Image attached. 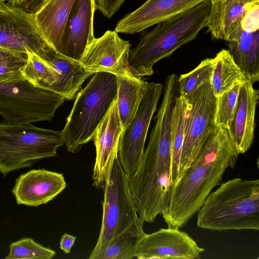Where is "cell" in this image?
<instances>
[{
    "label": "cell",
    "instance_id": "83f0119b",
    "mask_svg": "<svg viewBox=\"0 0 259 259\" xmlns=\"http://www.w3.org/2000/svg\"><path fill=\"white\" fill-rule=\"evenodd\" d=\"M243 83L216 98L214 123L217 127L228 130L231 125L237 106L238 93Z\"/></svg>",
    "mask_w": 259,
    "mask_h": 259
},
{
    "label": "cell",
    "instance_id": "52a82bcc",
    "mask_svg": "<svg viewBox=\"0 0 259 259\" xmlns=\"http://www.w3.org/2000/svg\"><path fill=\"white\" fill-rule=\"evenodd\" d=\"M67 99L24 77L0 82V114L6 121L28 123L51 120Z\"/></svg>",
    "mask_w": 259,
    "mask_h": 259
},
{
    "label": "cell",
    "instance_id": "277c9868",
    "mask_svg": "<svg viewBox=\"0 0 259 259\" xmlns=\"http://www.w3.org/2000/svg\"><path fill=\"white\" fill-rule=\"evenodd\" d=\"M219 185L197 212V227L218 231H258L259 180L236 178Z\"/></svg>",
    "mask_w": 259,
    "mask_h": 259
},
{
    "label": "cell",
    "instance_id": "f1b7e54d",
    "mask_svg": "<svg viewBox=\"0 0 259 259\" xmlns=\"http://www.w3.org/2000/svg\"><path fill=\"white\" fill-rule=\"evenodd\" d=\"M56 252L45 247L31 238H23L10 245L9 254L6 259H51Z\"/></svg>",
    "mask_w": 259,
    "mask_h": 259
},
{
    "label": "cell",
    "instance_id": "cb8c5ba5",
    "mask_svg": "<svg viewBox=\"0 0 259 259\" xmlns=\"http://www.w3.org/2000/svg\"><path fill=\"white\" fill-rule=\"evenodd\" d=\"M142 220L113 238L96 259H132L135 257L139 241L145 234Z\"/></svg>",
    "mask_w": 259,
    "mask_h": 259
},
{
    "label": "cell",
    "instance_id": "1f68e13d",
    "mask_svg": "<svg viewBox=\"0 0 259 259\" xmlns=\"http://www.w3.org/2000/svg\"><path fill=\"white\" fill-rule=\"evenodd\" d=\"M125 0H95L96 9L108 18H111Z\"/></svg>",
    "mask_w": 259,
    "mask_h": 259
},
{
    "label": "cell",
    "instance_id": "d6986e66",
    "mask_svg": "<svg viewBox=\"0 0 259 259\" xmlns=\"http://www.w3.org/2000/svg\"><path fill=\"white\" fill-rule=\"evenodd\" d=\"M253 0H211L206 27L212 39L237 40L243 30L241 22Z\"/></svg>",
    "mask_w": 259,
    "mask_h": 259
},
{
    "label": "cell",
    "instance_id": "8992f818",
    "mask_svg": "<svg viewBox=\"0 0 259 259\" xmlns=\"http://www.w3.org/2000/svg\"><path fill=\"white\" fill-rule=\"evenodd\" d=\"M64 144L62 131L39 128L31 123L0 122V172L6 176L55 156Z\"/></svg>",
    "mask_w": 259,
    "mask_h": 259
},
{
    "label": "cell",
    "instance_id": "8fae6325",
    "mask_svg": "<svg viewBox=\"0 0 259 259\" xmlns=\"http://www.w3.org/2000/svg\"><path fill=\"white\" fill-rule=\"evenodd\" d=\"M130 53L129 41L121 38L115 30H107L93 39L80 62L92 74L103 72L116 76H134L128 64Z\"/></svg>",
    "mask_w": 259,
    "mask_h": 259
},
{
    "label": "cell",
    "instance_id": "4fadbf2b",
    "mask_svg": "<svg viewBox=\"0 0 259 259\" xmlns=\"http://www.w3.org/2000/svg\"><path fill=\"white\" fill-rule=\"evenodd\" d=\"M205 250L187 233L168 227L145 234L138 243V259H199Z\"/></svg>",
    "mask_w": 259,
    "mask_h": 259
},
{
    "label": "cell",
    "instance_id": "6da1fadb",
    "mask_svg": "<svg viewBox=\"0 0 259 259\" xmlns=\"http://www.w3.org/2000/svg\"><path fill=\"white\" fill-rule=\"evenodd\" d=\"M228 131L215 127L196 160L172 185L161 214L168 227L181 228L197 213L238 158Z\"/></svg>",
    "mask_w": 259,
    "mask_h": 259
},
{
    "label": "cell",
    "instance_id": "7c38bea8",
    "mask_svg": "<svg viewBox=\"0 0 259 259\" xmlns=\"http://www.w3.org/2000/svg\"><path fill=\"white\" fill-rule=\"evenodd\" d=\"M48 44L36 27L33 13L3 4L0 9V47L37 54Z\"/></svg>",
    "mask_w": 259,
    "mask_h": 259
},
{
    "label": "cell",
    "instance_id": "d590c367",
    "mask_svg": "<svg viewBox=\"0 0 259 259\" xmlns=\"http://www.w3.org/2000/svg\"><path fill=\"white\" fill-rule=\"evenodd\" d=\"M8 4L13 7H20L26 2V0H8Z\"/></svg>",
    "mask_w": 259,
    "mask_h": 259
},
{
    "label": "cell",
    "instance_id": "836d02e7",
    "mask_svg": "<svg viewBox=\"0 0 259 259\" xmlns=\"http://www.w3.org/2000/svg\"><path fill=\"white\" fill-rule=\"evenodd\" d=\"M45 0H26L23 9L27 12L34 13L41 5Z\"/></svg>",
    "mask_w": 259,
    "mask_h": 259
},
{
    "label": "cell",
    "instance_id": "7402d4cb",
    "mask_svg": "<svg viewBox=\"0 0 259 259\" xmlns=\"http://www.w3.org/2000/svg\"><path fill=\"white\" fill-rule=\"evenodd\" d=\"M118 115L122 130L131 122L146 91L148 82L135 76H116Z\"/></svg>",
    "mask_w": 259,
    "mask_h": 259
},
{
    "label": "cell",
    "instance_id": "9a60e30c",
    "mask_svg": "<svg viewBox=\"0 0 259 259\" xmlns=\"http://www.w3.org/2000/svg\"><path fill=\"white\" fill-rule=\"evenodd\" d=\"M95 0H75L62 38L60 53L80 62L89 44L95 38L93 21Z\"/></svg>",
    "mask_w": 259,
    "mask_h": 259
},
{
    "label": "cell",
    "instance_id": "5b68a950",
    "mask_svg": "<svg viewBox=\"0 0 259 259\" xmlns=\"http://www.w3.org/2000/svg\"><path fill=\"white\" fill-rule=\"evenodd\" d=\"M76 95L62 130L67 151L75 153L93 139L111 105L117 97V82L113 74H94Z\"/></svg>",
    "mask_w": 259,
    "mask_h": 259
},
{
    "label": "cell",
    "instance_id": "8d00e7d4",
    "mask_svg": "<svg viewBox=\"0 0 259 259\" xmlns=\"http://www.w3.org/2000/svg\"><path fill=\"white\" fill-rule=\"evenodd\" d=\"M7 0H0V4L4 3Z\"/></svg>",
    "mask_w": 259,
    "mask_h": 259
},
{
    "label": "cell",
    "instance_id": "3957f363",
    "mask_svg": "<svg viewBox=\"0 0 259 259\" xmlns=\"http://www.w3.org/2000/svg\"><path fill=\"white\" fill-rule=\"evenodd\" d=\"M210 5L211 0H204L144 33L130 51L128 64L133 74L141 78L152 75L156 62L194 39L206 27Z\"/></svg>",
    "mask_w": 259,
    "mask_h": 259
},
{
    "label": "cell",
    "instance_id": "f546056e",
    "mask_svg": "<svg viewBox=\"0 0 259 259\" xmlns=\"http://www.w3.org/2000/svg\"><path fill=\"white\" fill-rule=\"evenodd\" d=\"M27 58V53H22L1 59L0 82L24 77L22 71Z\"/></svg>",
    "mask_w": 259,
    "mask_h": 259
},
{
    "label": "cell",
    "instance_id": "d4e9b609",
    "mask_svg": "<svg viewBox=\"0 0 259 259\" xmlns=\"http://www.w3.org/2000/svg\"><path fill=\"white\" fill-rule=\"evenodd\" d=\"M187 110V101L179 95L176 100L171 119V182L172 185L179 177L180 161L184 142Z\"/></svg>",
    "mask_w": 259,
    "mask_h": 259
},
{
    "label": "cell",
    "instance_id": "2e32d148",
    "mask_svg": "<svg viewBox=\"0 0 259 259\" xmlns=\"http://www.w3.org/2000/svg\"><path fill=\"white\" fill-rule=\"evenodd\" d=\"M66 186L62 174L45 169H33L16 180L12 192L18 204L36 207L53 200Z\"/></svg>",
    "mask_w": 259,
    "mask_h": 259
},
{
    "label": "cell",
    "instance_id": "603a6c76",
    "mask_svg": "<svg viewBox=\"0 0 259 259\" xmlns=\"http://www.w3.org/2000/svg\"><path fill=\"white\" fill-rule=\"evenodd\" d=\"M213 59L210 84L217 98L238 83L246 80L243 72L235 62L228 50L222 49Z\"/></svg>",
    "mask_w": 259,
    "mask_h": 259
},
{
    "label": "cell",
    "instance_id": "ffe728a7",
    "mask_svg": "<svg viewBox=\"0 0 259 259\" xmlns=\"http://www.w3.org/2000/svg\"><path fill=\"white\" fill-rule=\"evenodd\" d=\"M74 1L45 0L33 13L39 32L60 53L64 28Z\"/></svg>",
    "mask_w": 259,
    "mask_h": 259
},
{
    "label": "cell",
    "instance_id": "4dcf8cb0",
    "mask_svg": "<svg viewBox=\"0 0 259 259\" xmlns=\"http://www.w3.org/2000/svg\"><path fill=\"white\" fill-rule=\"evenodd\" d=\"M243 31L254 32L259 30V1L254 3L246 12L241 22Z\"/></svg>",
    "mask_w": 259,
    "mask_h": 259
},
{
    "label": "cell",
    "instance_id": "484cf974",
    "mask_svg": "<svg viewBox=\"0 0 259 259\" xmlns=\"http://www.w3.org/2000/svg\"><path fill=\"white\" fill-rule=\"evenodd\" d=\"M26 52L27 61L22 71L24 77L36 86L58 93L56 72L36 54Z\"/></svg>",
    "mask_w": 259,
    "mask_h": 259
},
{
    "label": "cell",
    "instance_id": "ac0fdd59",
    "mask_svg": "<svg viewBox=\"0 0 259 259\" xmlns=\"http://www.w3.org/2000/svg\"><path fill=\"white\" fill-rule=\"evenodd\" d=\"M245 80L238 93L235 112L227 130L237 154H243L251 147L254 137L255 117L259 99L257 90Z\"/></svg>",
    "mask_w": 259,
    "mask_h": 259
},
{
    "label": "cell",
    "instance_id": "9c48e42d",
    "mask_svg": "<svg viewBox=\"0 0 259 259\" xmlns=\"http://www.w3.org/2000/svg\"><path fill=\"white\" fill-rule=\"evenodd\" d=\"M186 100L188 110L179 177L196 160L216 127V98L212 92L210 81L200 84Z\"/></svg>",
    "mask_w": 259,
    "mask_h": 259
},
{
    "label": "cell",
    "instance_id": "f35d334b",
    "mask_svg": "<svg viewBox=\"0 0 259 259\" xmlns=\"http://www.w3.org/2000/svg\"><path fill=\"white\" fill-rule=\"evenodd\" d=\"M253 1H259V0H253Z\"/></svg>",
    "mask_w": 259,
    "mask_h": 259
},
{
    "label": "cell",
    "instance_id": "44dd1931",
    "mask_svg": "<svg viewBox=\"0 0 259 259\" xmlns=\"http://www.w3.org/2000/svg\"><path fill=\"white\" fill-rule=\"evenodd\" d=\"M229 51L244 73L246 80L253 84L259 79V30L243 31L239 38L228 42Z\"/></svg>",
    "mask_w": 259,
    "mask_h": 259
},
{
    "label": "cell",
    "instance_id": "e575fe53",
    "mask_svg": "<svg viewBox=\"0 0 259 259\" xmlns=\"http://www.w3.org/2000/svg\"><path fill=\"white\" fill-rule=\"evenodd\" d=\"M22 53H21L15 51H12L10 50L6 49L5 48H3L0 47V59L3 58L19 55Z\"/></svg>",
    "mask_w": 259,
    "mask_h": 259
},
{
    "label": "cell",
    "instance_id": "e0dca14e",
    "mask_svg": "<svg viewBox=\"0 0 259 259\" xmlns=\"http://www.w3.org/2000/svg\"><path fill=\"white\" fill-rule=\"evenodd\" d=\"M204 0H147L117 23V33L135 34L188 10Z\"/></svg>",
    "mask_w": 259,
    "mask_h": 259
},
{
    "label": "cell",
    "instance_id": "4316f807",
    "mask_svg": "<svg viewBox=\"0 0 259 259\" xmlns=\"http://www.w3.org/2000/svg\"><path fill=\"white\" fill-rule=\"evenodd\" d=\"M213 66V59L206 58L190 72L181 74L178 78L180 96L187 100L198 87L210 81Z\"/></svg>",
    "mask_w": 259,
    "mask_h": 259
},
{
    "label": "cell",
    "instance_id": "7a4b0ae2",
    "mask_svg": "<svg viewBox=\"0 0 259 259\" xmlns=\"http://www.w3.org/2000/svg\"><path fill=\"white\" fill-rule=\"evenodd\" d=\"M170 130L154 126L148 146L136 172L128 177L140 217L152 223L165 209L172 186Z\"/></svg>",
    "mask_w": 259,
    "mask_h": 259
},
{
    "label": "cell",
    "instance_id": "74e56055",
    "mask_svg": "<svg viewBox=\"0 0 259 259\" xmlns=\"http://www.w3.org/2000/svg\"><path fill=\"white\" fill-rule=\"evenodd\" d=\"M4 3H2V4H0V9L1 8V7H2V6L3 5V4Z\"/></svg>",
    "mask_w": 259,
    "mask_h": 259
},
{
    "label": "cell",
    "instance_id": "30bf717a",
    "mask_svg": "<svg viewBox=\"0 0 259 259\" xmlns=\"http://www.w3.org/2000/svg\"><path fill=\"white\" fill-rule=\"evenodd\" d=\"M163 91L162 84L148 82L135 117L122 131L117 158L127 177L136 172L142 160L149 125Z\"/></svg>",
    "mask_w": 259,
    "mask_h": 259
},
{
    "label": "cell",
    "instance_id": "d6a6232c",
    "mask_svg": "<svg viewBox=\"0 0 259 259\" xmlns=\"http://www.w3.org/2000/svg\"><path fill=\"white\" fill-rule=\"evenodd\" d=\"M75 240V237L67 233L64 234L60 242V248L66 253H69Z\"/></svg>",
    "mask_w": 259,
    "mask_h": 259
},
{
    "label": "cell",
    "instance_id": "5bb4252c",
    "mask_svg": "<svg viewBox=\"0 0 259 259\" xmlns=\"http://www.w3.org/2000/svg\"><path fill=\"white\" fill-rule=\"evenodd\" d=\"M122 131L116 97L92 139L96 153L92 178L93 185L96 187H104L112 165L117 157Z\"/></svg>",
    "mask_w": 259,
    "mask_h": 259
},
{
    "label": "cell",
    "instance_id": "ba28073f",
    "mask_svg": "<svg viewBox=\"0 0 259 259\" xmlns=\"http://www.w3.org/2000/svg\"><path fill=\"white\" fill-rule=\"evenodd\" d=\"M103 188L101 229L97 243L89 257L90 259H96L113 238L143 220L137 211L128 177L117 157Z\"/></svg>",
    "mask_w": 259,
    "mask_h": 259
}]
</instances>
